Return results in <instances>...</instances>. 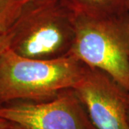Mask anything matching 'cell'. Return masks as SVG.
<instances>
[{
	"instance_id": "obj_2",
	"label": "cell",
	"mask_w": 129,
	"mask_h": 129,
	"mask_svg": "<svg viewBox=\"0 0 129 129\" xmlns=\"http://www.w3.org/2000/svg\"><path fill=\"white\" fill-rule=\"evenodd\" d=\"M76 14L63 0H31L7 33L19 55L52 60L70 55Z\"/></svg>"
},
{
	"instance_id": "obj_4",
	"label": "cell",
	"mask_w": 129,
	"mask_h": 129,
	"mask_svg": "<svg viewBox=\"0 0 129 129\" xmlns=\"http://www.w3.org/2000/svg\"><path fill=\"white\" fill-rule=\"evenodd\" d=\"M0 106V118L24 129H97L73 88L46 101Z\"/></svg>"
},
{
	"instance_id": "obj_9",
	"label": "cell",
	"mask_w": 129,
	"mask_h": 129,
	"mask_svg": "<svg viewBox=\"0 0 129 129\" xmlns=\"http://www.w3.org/2000/svg\"><path fill=\"white\" fill-rule=\"evenodd\" d=\"M10 123V122L8 120H5L2 118H0V129L5 128L7 126H8Z\"/></svg>"
},
{
	"instance_id": "obj_3",
	"label": "cell",
	"mask_w": 129,
	"mask_h": 129,
	"mask_svg": "<svg viewBox=\"0 0 129 129\" xmlns=\"http://www.w3.org/2000/svg\"><path fill=\"white\" fill-rule=\"evenodd\" d=\"M70 55L111 76L129 90V14L125 9L103 17L76 14Z\"/></svg>"
},
{
	"instance_id": "obj_1",
	"label": "cell",
	"mask_w": 129,
	"mask_h": 129,
	"mask_svg": "<svg viewBox=\"0 0 129 129\" xmlns=\"http://www.w3.org/2000/svg\"><path fill=\"white\" fill-rule=\"evenodd\" d=\"M87 66L73 55L28 58L10 48L0 56V106L14 101H46L73 88Z\"/></svg>"
},
{
	"instance_id": "obj_11",
	"label": "cell",
	"mask_w": 129,
	"mask_h": 129,
	"mask_svg": "<svg viewBox=\"0 0 129 129\" xmlns=\"http://www.w3.org/2000/svg\"><path fill=\"white\" fill-rule=\"evenodd\" d=\"M125 8L128 11L129 14V0H125Z\"/></svg>"
},
{
	"instance_id": "obj_12",
	"label": "cell",
	"mask_w": 129,
	"mask_h": 129,
	"mask_svg": "<svg viewBox=\"0 0 129 129\" xmlns=\"http://www.w3.org/2000/svg\"><path fill=\"white\" fill-rule=\"evenodd\" d=\"M128 101H129V90H128ZM128 113H129V109H128Z\"/></svg>"
},
{
	"instance_id": "obj_6",
	"label": "cell",
	"mask_w": 129,
	"mask_h": 129,
	"mask_svg": "<svg viewBox=\"0 0 129 129\" xmlns=\"http://www.w3.org/2000/svg\"><path fill=\"white\" fill-rule=\"evenodd\" d=\"M75 14L103 17L126 9L125 0H63Z\"/></svg>"
},
{
	"instance_id": "obj_8",
	"label": "cell",
	"mask_w": 129,
	"mask_h": 129,
	"mask_svg": "<svg viewBox=\"0 0 129 129\" xmlns=\"http://www.w3.org/2000/svg\"><path fill=\"white\" fill-rule=\"evenodd\" d=\"M10 46V38L8 34H0V56Z\"/></svg>"
},
{
	"instance_id": "obj_10",
	"label": "cell",
	"mask_w": 129,
	"mask_h": 129,
	"mask_svg": "<svg viewBox=\"0 0 129 129\" xmlns=\"http://www.w3.org/2000/svg\"><path fill=\"white\" fill-rule=\"evenodd\" d=\"M4 129H24L22 128L21 126H19V125L15 124V123H11L10 122V123L8 126H7Z\"/></svg>"
},
{
	"instance_id": "obj_5",
	"label": "cell",
	"mask_w": 129,
	"mask_h": 129,
	"mask_svg": "<svg viewBox=\"0 0 129 129\" xmlns=\"http://www.w3.org/2000/svg\"><path fill=\"white\" fill-rule=\"evenodd\" d=\"M73 89L97 129H129L128 90L108 74L87 66Z\"/></svg>"
},
{
	"instance_id": "obj_7",
	"label": "cell",
	"mask_w": 129,
	"mask_h": 129,
	"mask_svg": "<svg viewBox=\"0 0 129 129\" xmlns=\"http://www.w3.org/2000/svg\"><path fill=\"white\" fill-rule=\"evenodd\" d=\"M31 0H0V34H7Z\"/></svg>"
}]
</instances>
